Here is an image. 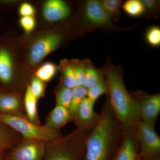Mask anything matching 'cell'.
<instances>
[{"label":"cell","instance_id":"obj_1","mask_svg":"<svg viewBox=\"0 0 160 160\" xmlns=\"http://www.w3.org/2000/svg\"><path fill=\"white\" fill-rule=\"evenodd\" d=\"M99 115L96 125L87 136L83 160H113L121 142L124 129L108 98Z\"/></svg>","mask_w":160,"mask_h":160},{"label":"cell","instance_id":"obj_9","mask_svg":"<svg viewBox=\"0 0 160 160\" xmlns=\"http://www.w3.org/2000/svg\"><path fill=\"white\" fill-rule=\"evenodd\" d=\"M140 152L137 132L134 127L124 129L113 160H137Z\"/></svg>","mask_w":160,"mask_h":160},{"label":"cell","instance_id":"obj_24","mask_svg":"<svg viewBox=\"0 0 160 160\" xmlns=\"http://www.w3.org/2000/svg\"><path fill=\"white\" fill-rule=\"evenodd\" d=\"M123 9L129 16H139L145 12L146 9L141 1L138 0H129L124 3Z\"/></svg>","mask_w":160,"mask_h":160},{"label":"cell","instance_id":"obj_5","mask_svg":"<svg viewBox=\"0 0 160 160\" xmlns=\"http://www.w3.org/2000/svg\"><path fill=\"white\" fill-rule=\"evenodd\" d=\"M64 39L62 33L50 30L38 35L29 43L26 51V63L31 68L42 62L46 56L58 48Z\"/></svg>","mask_w":160,"mask_h":160},{"label":"cell","instance_id":"obj_20","mask_svg":"<svg viewBox=\"0 0 160 160\" xmlns=\"http://www.w3.org/2000/svg\"><path fill=\"white\" fill-rule=\"evenodd\" d=\"M57 69L54 63L47 62L38 68L35 72V77L44 82H49L54 76Z\"/></svg>","mask_w":160,"mask_h":160},{"label":"cell","instance_id":"obj_17","mask_svg":"<svg viewBox=\"0 0 160 160\" xmlns=\"http://www.w3.org/2000/svg\"><path fill=\"white\" fill-rule=\"evenodd\" d=\"M87 89L84 86L74 87L72 89L71 103L69 110L72 119L75 123L77 121L78 111L81 102L85 98L87 97Z\"/></svg>","mask_w":160,"mask_h":160},{"label":"cell","instance_id":"obj_8","mask_svg":"<svg viewBox=\"0 0 160 160\" xmlns=\"http://www.w3.org/2000/svg\"><path fill=\"white\" fill-rule=\"evenodd\" d=\"M46 143L42 141L25 140L12 149L6 160H43Z\"/></svg>","mask_w":160,"mask_h":160},{"label":"cell","instance_id":"obj_16","mask_svg":"<svg viewBox=\"0 0 160 160\" xmlns=\"http://www.w3.org/2000/svg\"><path fill=\"white\" fill-rule=\"evenodd\" d=\"M37 100L32 94L29 85L26 88L24 98V106L26 115L27 119L32 122L40 125L38 113Z\"/></svg>","mask_w":160,"mask_h":160},{"label":"cell","instance_id":"obj_27","mask_svg":"<svg viewBox=\"0 0 160 160\" xmlns=\"http://www.w3.org/2000/svg\"><path fill=\"white\" fill-rule=\"evenodd\" d=\"M29 86L32 94L37 99L44 96L46 89L45 82L34 77L32 79L31 84Z\"/></svg>","mask_w":160,"mask_h":160},{"label":"cell","instance_id":"obj_22","mask_svg":"<svg viewBox=\"0 0 160 160\" xmlns=\"http://www.w3.org/2000/svg\"><path fill=\"white\" fill-rule=\"evenodd\" d=\"M108 94V86L105 79L87 89V98L94 104L100 96Z\"/></svg>","mask_w":160,"mask_h":160},{"label":"cell","instance_id":"obj_7","mask_svg":"<svg viewBox=\"0 0 160 160\" xmlns=\"http://www.w3.org/2000/svg\"><path fill=\"white\" fill-rule=\"evenodd\" d=\"M131 94L137 101L141 120L155 127L160 112V93L149 95L137 91Z\"/></svg>","mask_w":160,"mask_h":160},{"label":"cell","instance_id":"obj_29","mask_svg":"<svg viewBox=\"0 0 160 160\" xmlns=\"http://www.w3.org/2000/svg\"><path fill=\"white\" fill-rule=\"evenodd\" d=\"M20 26L26 33H30L36 26V21L32 17H23L19 20Z\"/></svg>","mask_w":160,"mask_h":160},{"label":"cell","instance_id":"obj_14","mask_svg":"<svg viewBox=\"0 0 160 160\" xmlns=\"http://www.w3.org/2000/svg\"><path fill=\"white\" fill-rule=\"evenodd\" d=\"M72 121L69 109L61 106H56L50 112L46 119L47 127L58 131L67 123Z\"/></svg>","mask_w":160,"mask_h":160},{"label":"cell","instance_id":"obj_19","mask_svg":"<svg viewBox=\"0 0 160 160\" xmlns=\"http://www.w3.org/2000/svg\"><path fill=\"white\" fill-rule=\"evenodd\" d=\"M4 126L0 123V152L11 148L17 143L20 142L15 132Z\"/></svg>","mask_w":160,"mask_h":160},{"label":"cell","instance_id":"obj_3","mask_svg":"<svg viewBox=\"0 0 160 160\" xmlns=\"http://www.w3.org/2000/svg\"><path fill=\"white\" fill-rule=\"evenodd\" d=\"M89 133L77 128L66 136L48 142L43 160H83Z\"/></svg>","mask_w":160,"mask_h":160},{"label":"cell","instance_id":"obj_25","mask_svg":"<svg viewBox=\"0 0 160 160\" xmlns=\"http://www.w3.org/2000/svg\"><path fill=\"white\" fill-rule=\"evenodd\" d=\"M122 1L119 0H104L101 2L103 8L111 20L117 21L119 17L120 7Z\"/></svg>","mask_w":160,"mask_h":160},{"label":"cell","instance_id":"obj_31","mask_svg":"<svg viewBox=\"0 0 160 160\" xmlns=\"http://www.w3.org/2000/svg\"><path fill=\"white\" fill-rule=\"evenodd\" d=\"M145 9H154L157 6V2L154 0H143L141 1Z\"/></svg>","mask_w":160,"mask_h":160},{"label":"cell","instance_id":"obj_2","mask_svg":"<svg viewBox=\"0 0 160 160\" xmlns=\"http://www.w3.org/2000/svg\"><path fill=\"white\" fill-rule=\"evenodd\" d=\"M103 74L108 86V99L112 109L124 129L134 127L141 121L138 102L126 89L119 69L108 65Z\"/></svg>","mask_w":160,"mask_h":160},{"label":"cell","instance_id":"obj_15","mask_svg":"<svg viewBox=\"0 0 160 160\" xmlns=\"http://www.w3.org/2000/svg\"><path fill=\"white\" fill-rule=\"evenodd\" d=\"M22 102L18 95L0 93V113L22 115Z\"/></svg>","mask_w":160,"mask_h":160},{"label":"cell","instance_id":"obj_13","mask_svg":"<svg viewBox=\"0 0 160 160\" xmlns=\"http://www.w3.org/2000/svg\"><path fill=\"white\" fill-rule=\"evenodd\" d=\"M85 11L86 18L91 23L99 26H111L110 18L99 1H88L85 6Z\"/></svg>","mask_w":160,"mask_h":160},{"label":"cell","instance_id":"obj_6","mask_svg":"<svg viewBox=\"0 0 160 160\" xmlns=\"http://www.w3.org/2000/svg\"><path fill=\"white\" fill-rule=\"evenodd\" d=\"M135 128L139 143V156L148 160L160 159V138L154 126L141 120Z\"/></svg>","mask_w":160,"mask_h":160},{"label":"cell","instance_id":"obj_21","mask_svg":"<svg viewBox=\"0 0 160 160\" xmlns=\"http://www.w3.org/2000/svg\"><path fill=\"white\" fill-rule=\"evenodd\" d=\"M104 74L92 66L86 65V74L83 86L88 89L95 84L105 80Z\"/></svg>","mask_w":160,"mask_h":160},{"label":"cell","instance_id":"obj_26","mask_svg":"<svg viewBox=\"0 0 160 160\" xmlns=\"http://www.w3.org/2000/svg\"><path fill=\"white\" fill-rule=\"evenodd\" d=\"M74 74V87L82 86L86 74V65L78 60L72 61Z\"/></svg>","mask_w":160,"mask_h":160},{"label":"cell","instance_id":"obj_12","mask_svg":"<svg viewBox=\"0 0 160 160\" xmlns=\"http://www.w3.org/2000/svg\"><path fill=\"white\" fill-rule=\"evenodd\" d=\"M70 9L65 2L61 0H49L44 3L42 11L44 18L50 22H59L69 17Z\"/></svg>","mask_w":160,"mask_h":160},{"label":"cell","instance_id":"obj_32","mask_svg":"<svg viewBox=\"0 0 160 160\" xmlns=\"http://www.w3.org/2000/svg\"><path fill=\"white\" fill-rule=\"evenodd\" d=\"M137 160H148L147 159H146L144 158L141 157L139 156L138 158V159ZM156 160H160V159H157Z\"/></svg>","mask_w":160,"mask_h":160},{"label":"cell","instance_id":"obj_23","mask_svg":"<svg viewBox=\"0 0 160 160\" xmlns=\"http://www.w3.org/2000/svg\"><path fill=\"white\" fill-rule=\"evenodd\" d=\"M56 106L69 109L71 103L72 89L61 85L56 91Z\"/></svg>","mask_w":160,"mask_h":160},{"label":"cell","instance_id":"obj_28","mask_svg":"<svg viewBox=\"0 0 160 160\" xmlns=\"http://www.w3.org/2000/svg\"><path fill=\"white\" fill-rule=\"evenodd\" d=\"M146 40L151 46H158L160 44V29L156 26L151 27L146 33Z\"/></svg>","mask_w":160,"mask_h":160},{"label":"cell","instance_id":"obj_11","mask_svg":"<svg viewBox=\"0 0 160 160\" xmlns=\"http://www.w3.org/2000/svg\"><path fill=\"white\" fill-rule=\"evenodd\" d=\"M94 105L87 97L82 100L79 108L76 123L78 128L90 132L94 128L99 115L95 111Z\"/></svg>","mask_w":160,"mask_h":160},{"label":"cell","instance_id":"obj_30","mask_svg":"<svg viewBox=\"0 0 160 160\" xmlns=\"http://www.w3.org/2000/svg\"><path fill=\"white\" fill-rule=\"evenodd\" d=\"M36 11L33 6L28 2H24L21 4L19 9L20 15L23 17H34Z\"/></svg>","mask_w":160,"mask_h":160},{"label":"cell","instance_id":"obj_18","mask_svg":"<svg viewBox=\"0 0 160 160\" xmlns=\"http://www.w3.org/2000/svg\"><path fill=\"white\" fill-rule=\"evenodd\" d=\"M59 68L62 72V85L72 89L74 88V74L72 61L63 60Z\"/></svg>","mask_w":160,"mask_h":160},{"label":"cell","instance_id":"obj_4","mask_svg":"<svg viewBox=\"0 0 160 160\" xmlns=\"http://www.w3.org/2000/svg\"><path fill=\"white\" fill-rule=\"evenodd\" d=\"M0 123L22 135L24 140H37L47 143L63 136L57 130L32 122L22 115L0 113Z\"/></svg>","mask_w":160,"mask_h":160},{"label":"cell","instance_id":"obj_10","mask_svg":"<svg viewBox=\"0 0 160 160\" xmlns=\"http://www.w3.org/2000/svg\"><path fill=\"white\" fill-rule=\"evenodd\" d=\"M17 75V63L14 55L7 46H0V82L6 86L11 85Z\"/></svg>","mask_w":160,"mask_h":160}]
</instances>
